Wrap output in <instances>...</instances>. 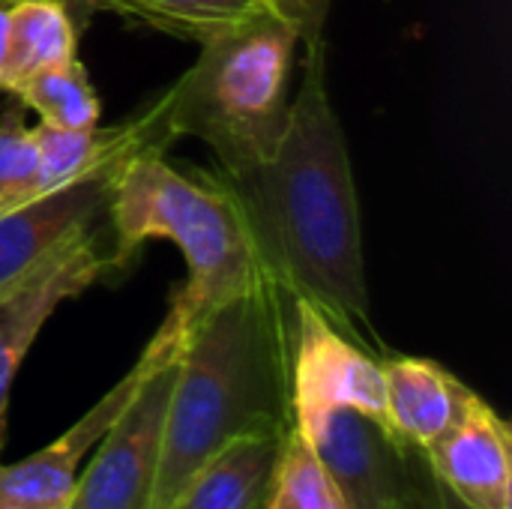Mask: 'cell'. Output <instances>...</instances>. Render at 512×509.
<instances>
[{"label":"cell","mask_w":512,"mask_h":509,"mask_svg":"<svg viewBox=\"0 0 512 509\" xmlns=\"http://www.w3.org/2000/svg\"><path fill=\"white\" fill-rule=\"evenodd\" d=\"M216 177L237 201L270 282L348 333L369 327L360 204L345 129L327 93L324 45L306 48L276 153L249 171Z\"/></svg>","instance_id":"1"},{"label":"cell","mask_w":512,"mask_h":509,"mask_svg":"<svg viewBox=\"0 0 512 509\" xmlns=\"http://www.w3.org/2000/svg\"><path fill=\"white\" fill-rule=\"evenodd\" d=\"M288 324L291 294L264 276L186 333L150 509H168L228 444L291 429Z\"/></svg>","instance_id":"2"},{"label":"cell","mask_w":512,"mask_h":509,"mask_svg":"<svg viewBox=\"0 0 512 509\" xmlns=\"http://www.w3.org/2000/svg\"><path fill=\"white\" fill-rule=\"evenodd\" d=\"M111 243L123 267L150 240H171L186 258V282L165 321L189 333L213 306L264 279L243 213L216 171L186 174L162 147L129 156L108 201Z\"/></svg>","instance_id":"3"},{"label":"cell","mask_w":512,"mask_h":509,"mask_svg":"<svg viewBox=\"0 0 512 509\" xmlns=\"http://www.w3.org/2000/svg\"><path fill=\"white\" fill-rule=\"evenodd\" d=\"M294 30L273 12L201 42L198 60L162 93L171 138H201L222 174L267 162L288 126Z\"/></svg>","instance_id":"4"},{"label":"cell","mask_w":512,"mask_h":509,"mask_svg":"<svg viewBox=\"0 0 512 509\" xmlns=\"http://www.w3.org/2000/svg\"><path fill=\"white\" fill-rule=\"evenodd\" d=\"M186 342V339H183ZM180 348L165 354L144 378L117 423L96 444L87 471L78 474L66 509H150L162 462L168 399L177 381Z\"/></svg>","instance_id":"5"},{"label":"cell","mask_w":512,"mask_h":509,"mask_svg":"<svg viewBox=\"0 0 512 509\" xmlns=\"http://www.w3.org/2000/svg\"><path fill=\"white\" fill-rule=\"evenodd\" d=\"M111 270H123L114 252L108 216L63 243L30 276L0 294V450L6 444V414L15 375L60 303L81 297Z\"/></svg>","instance_id":"6"},{"label":"cell","mask_w":512,"mask_h":509,"mask_svg":"<svg viewBox=\"0 0 512 509\" xmlns=\"http://www.w3.org/2000/svg\"><path fill=\"white\" fill-rule=\"evenodd\" d=\"M288 393L291 423L336 405L387 423L381 360L345 336V330L330 315L300 297H291Z\"/></svg>","instance_id":"7"},{"label":"cell","mask_w":512,"mask_h":509,"mask_svg":"<svg viewBox=\"0 0 512 509\" xmlns=\"http://www.w3.org/2000/svg\"><path fill=\"white\" fill-rule=\"evenodd\" d=\"M186 339L183 330L171 327L168 321L159 324L135 366L87 411L81 414L57 441L36 450L33 456L0 465V498L27 509H66L72 501V489L78 483L81 459L105 438V432L117 423L123 408L132 402L144 378L156 369V363L180 348Z\"/></svg>","instance_id":"8"},{"label":"cell","mask_w":512,"mask_h":509,"mask_svg":"<svg viewBox=\"0 0 512 509\" xmlns=\"http://www.w3.org/2000/svg\"><path fill=\"white\" fill-rule=\"evenodd\" d=\"M291 429L312 447L351 509H390L402 498L417 447L387 423L336 405L297 417Z\"/></svg>","instance_id":"9"},{"label":"cell","mask_w":512,"mask_h":509,"mask_svg":"<svg viewBox=\"0 0 512 509\" xmlns=\"http://www.w3.org/2000/svg\"><path fill=\"white\" fill-rule=\"evenodd\" d=\"M123 162L0 210V294L30 276L75 234L108 216L114 177Z\"/></svg>","instance_id":"10"},{"label":"cell","mask_w":512,"mask_h":509,"mask_svg":"<svg viewBox=\"0 0 512 509\" xmlns=\"http://www.w3.org/2000/svg\"><path fill=\"white\" fill-rule=\"evenodd\" d=\"M423 456L468 509H512L510 423L480 393H471L462 417Z\"/></svg>","instance_id":"11"},{"label":"cell","mask_w":512,"mask_h":509,"mask_svg":"<svg viewBox=\"0 0 512 509\" xmlns=\"http://www.w3.org/2000/svg\"><path fill=\"white\" fill-rule=\"evenodd\" d=\"M381 375L390 429L420 450L435 444L462 417L474 393L447 366L426 357L390 354L381 360Z\"/></svg>","instance_id":"12"},{"label":"cell","mask_w":512,"mask_h":509,"mask_svg":"<svg viewBox=\"0 0 512 509\" xmlns=\"http://www.w3.org/2000/svg\"><path fill=\"white\" fill-rule=\"evenodd\" d=\"M285 435L228 444L168 504V509H264Z\"/></svg>","instance_id":"13"},{"label":"cell","mask_w":512,"mask_h":509,"mask_svg":"<svg viewBox=\"0 0 512 509\" xmlns=\"http://www.w3.org/2000/svg\"><path fill=\"white\" fill-rule=\"evenodd\" d=\"M72 0H12L9 51L0 69V90L9 96L42 69L75 60L78 27L69 12Z\"/></svg>","instance_id":"14"},{"label":"cell","mask_w":512,"mask_h":509,"mask_svg":"<svg viewBox=\"0 0 512 509\" xmlns=\"http://www.w3.org/2000/svg\"><path fill=\"white\" fill-rule=\"evenodd\" d=\"M78 3L114 12L129 21H141L153 30L198 45L270 12L264 0H78Z\"/></svg>","instance_id":"15"},{"label":"cell","mask_w":512,"mask_h":509,"mask_svg":"<svg viewBox=\"0 0 512 509\" xmlns=\"http://www.w3.org/2000/svg\"><path fill=\"white\" fill-rule=\"evenodd\" d=\"M12 99H18L24 111H36L39 123L45 126L87 129L99 123V96L78 57L69 63L42 69L27 84H21L12 93Z\"/></svg>","instance_id":"16"},{"label":"cell","mask_w":512,"mask_h":509,"mask_svg":"<svg viewBox=\"0 0 512 509\" xmlns=\"http://www.w3.org/2000/svg\"><path fill=\"white\" fill-rule=\"evenodd\" d=\"M264 509H351L330 471L312 447L294 432H285L282 456Z\"/></svg>","instance_id":"17"},{"label":"cell","mask_w":512,"mask_h":509,"mask_svg":"<svg viewBox=\"0 0 512 509\" xmlns=\"http://www.w3.org/2000/svg\"><path fill=\"white\" fill-rule=\"evenodd\" d=\"M39 165L36 129L24 123V105L15 99L0 114V210L21 201Z\"/></svg>","instance_id":"18"},{"label":"cell","mask_w":512,"mask_h":509,"mask_svg":"<svg viewBox=\"0 0 512 509\" xmlns=\"http://www.w3.org/2000/svg\"><path fill=\"white\" fill-rule=\"evenodd\" d=\"M333 0H267V9L285 21L303 48L324 45V24Z\"/></svg>","instance_id":"19"},{"label":"cell","mask_w":512,"mask_h":509,"mask_svg":"<svg viewBox=\"0 0 512 509\" xmlns=\"http://www.w3.org/2000/svg\"><path fill=\"white\" fill-rule=\"evenodd\" d=\"M390 509H441L438 507V483L435 474L423 456V450L417 447L411 456V480L402 492V498Z\"/></svg>","instance_id":"20"},{"label":"cell","mask_w":512,"mask_h":509,"mask_svg":"<svg viewBox=\"0 0 512 509\" xmlns=\"http://www.w3.org/2000/svg\"><path fill=\"white\" fill-rule=\"evenodd\" d=\"M9 51V3H0V69L6 63Z\"/></svg>","instance_id":"21"},{"label":"cell","mask_w":512,"mask_h":509,"mask_svg":"<svg viewBox=\"0 0 512 509\" xmlns=\"http://www.w3.org/2000/svg\"><path fill=\"white\" fill-rule=\"evenodd\" d=\"M435 483H438V480H435ZM438 507L441 509H468L465 504H462V501H459V498H456V495H453V492H447L441 483H438Z\"/></svg>","instance_id":"22"},{"label":"cell","mask_w":512,"mask_h":509,"mask_svg":"<svg viewBox=\"0 0 512 509\" xmlns=\"http://www.w3.org/2000/svg\"><path fill=\"white\" fill-rule=\"evenodd\" d=\"M0 509H27V507H18V504H12V501L0 498Z\"/></svg>","instance_id":"23"},{"label":"cell","mask_w":512,"mask_h":509,"mask_svg":"<svg viewBox=\"0 0 512 509\" xmlns=\"http://www.w3.org/2000/svg\"><path fill=\"white\" fill-rule=\"evenodd\" d=\"M0 3H12V0H0ZM72 3H75V0H72Z\"/></svg>","instance_id":"24"},{"label":"cell","mask_w":512,"mask_h":509,"mask_svg":"<svg viewBox=\"0 0 512 509\" xmlns=\"http://www.w3.org/2000/svg\"><path fill=\"white\" fill-rule=\"evenodd\" d=\"M264 3H267V0H264Z\"/></svg>","instance_id":"25"}]
</instances>
